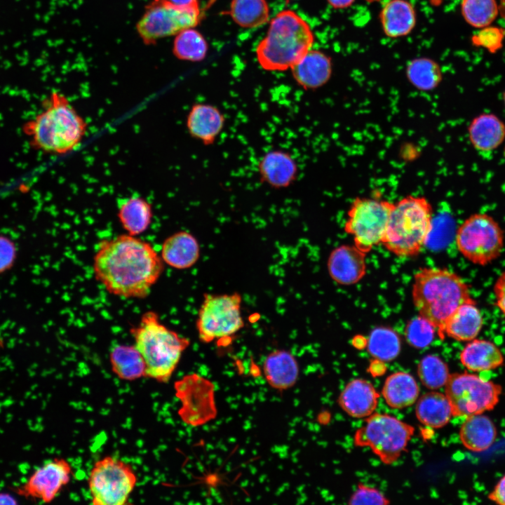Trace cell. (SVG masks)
Returning a JSON list of instances; mask_svg holds the SVG:
<instances>
[{
	"mask_svg": "<svg viewBox=\"0 0 505 505\" xmlns=\"http://www.w3.org/2000/svg\"><path fill=\"white\" fill-rule=\"evenodd\" d=\"M208 43L197 30L189 28L175 35L173 52L176 58L182 60L197 62L206 55Z\"/></svg>",
	"mask_w": 505,
	"mask_h": 505,
	"instance_id": "35",
	"label": "cell"
},
{
	"mask_svg": "<svg viewBox=\"0 0 505 505\" xmlns=\"http://www.w3.org/2000/svg\"><path fill=\"white\" fill-rule=\"evenodd\" d=\"M384 32L389 37L408 35L416 24L413 6L406 0H390L382 8L380 15Z\"/></svg>",
	"mask_w": 505,
	"mask_h": 505,
	"instance_id": "27",
	"label": "cell"
},
{
	"mask_svg": "<svg viewBox=\"0 0 505 505\" xmlns=\"http://www.w3.org/2000/svg\"><path fill=\"white\" fill-rule=\"evenodd\" d=\"M499 13L501 17L505 20V0H499Z\"/></svg>",
	"mask_w": 505,
	"mask_h": 505,
	"instance_id": "47",
	"label": "cell"
},
{
	"mask_svg": "<svg viewBox=\"0 0 505 505\" xmlns=\"http://www.w3.org/2000/svg\"><path fill=\"white\" fill-rule=\"evenodd\" d=\"M130 331L144 361L146 377L159 382H168L190 341L161 323L153 311L143 314L140 323Z\"/></svg>",
	"mask_w": 505,
	"mask_h": 505,
	"instance_id": "5",
	"label": "cell"
},
{
	"mask_svg": "<svg viewBox=\"0 0 505 505\" xmlns=\"http://www.w3.org/2000/svg\"><path fill=\"white\" fill-rule=\"evenodd\" d=\"M16 257L14 243L4 236H0V274L8 270Z\"/></svg>",
	"mask_w": 505,
	"mask_h": 505,
	"instance_id": "41",
	"label": "cell"
},
{
	"mask_svg": "<svg viewBox=\"0 0 505 505\" xmlns=\"http://www.w3.org/2000/svg\"><path fill=\"white\" fill-rule=\"evenodd\" d=\"M32 145L41 151L65 154L75 149L87 131V123L62 93L53 91L43 111L23 126Z\"/></svg>",
	"mask_w": 505,
	"mask_h": 505,
	"instance_id": "2",
	"label": "cell"
},
{
	"mask_svg": "<svg viewBox=\"0 0 505 505\" xmlns=\"http://www.w3.org/2000/svg\"><path fill=\"white\" fill-rule=\"evenodd\" d=\"M502 99H503V102H504V107H505V90L502 95Z\"/></svg>",
	"mask_w": 505,
	"mask_h": 505,
	"instance_id": "48",
	"label": "cell"
},
{
	"mask_svg": "<svg viewBox=\"0 0 505 505\" xmlns=\"http://www.w3.org/2000/svg\"><path fill=\"white\" fill-rule=\"evenodd\" d=\"M505 37V29L499 27L487 26L472 36L473 45L483 47L490 53L499 50Z\"/></svg>",
	"mask_w": 505,
	"mask_h": 505,
	"instance_id": "39",
	"label": "cell"
},
{
	"mask_svg": "<svg viewBox=\"0 0 505 505\" xmlns=\"http://www.w3.org/2000/svg\"><path fill=\"white\" fill-rule=\"evenodd\" d=\"M433 222V208L427 198L405 196L393 203L381 244L398 257L416 256L428 241Z\"/></svg>",
	"mask_w": 505,
	"mask_h": 505,
	"instance_id": "6",
	"label": "cell"
},
{
	"mask_svg": "<svg viewBox=\"0 0 505 505\" xmlns=\"http://www.w3.org/2000/svg\"><path fill=\"white\" fill-rule=\"evenodd\" d=\"M462 14L468 24L483 28L490 25L499 14L496 0H462Z\"/></svg>",
	"mask_w": 505,
	"mask_h": 505,
	"instance_id": "36",
	"label": "cell"
},
{
	"mask_svg": "<svg viewBox=\"0 0 505 505\" xmlns=\"http://www.w3.org/2000/svg\"><path fill=\"white\" fill-rule=\"evenodd\" d=\"M445 386L456 417H466L492 410L501 393L500 385L469 372L450 375Z\"/></svg>",
	"mask_w": 505,
	"mask_h": 505,
	"instance_id": "13",
	"label": "cell"
},
{
	"mask_svg": "<svg viewBox=\"0 0 505 505\" xmlns=\"http://www.w3.org/2000/svg\"><path fill=\"white\" fill-rule=\"evenodd\" d=\"M225 121V115L218 107L196 103L187 116L186 126L192 137L204 145H211L222 132Z\"/></svg>",
	"mask_w": 505,
	"mask_h": 505,
	"instance_id": "18",
	"label": "cell"
},
{
	"mask_svg": "<svg viewBox=\"0 0 505 505\" xmlns=\"http://www.w3.org/2000/svg\"><path fill=\"white\" fill-rule=\"evenodd\" d=\"M72 474V468L68 461L55 458L38 468L18 492L27 497L50 503L69 483Z\"/></svg>",
	"mask_w": 505,
	"mask_h": 505,
	"instance_id": "15",
	"label": "cell"
},
{
	"mask_svg": "<svg viewBox=\"0 0 505 505\" xmlns=\"http://www.w3.org/2000/svg\"><path fill=\"white\" fill-rule=\"evenodd\" d=\"M202 17L198 2L178 6L168 0H152L136 25V30L146 45L175 36L198 25Z\"/></svg>",
	"mask_w": 505,
	"mask_h": 505,
	"instance_id": "9",
	"label": "cell"
},
{
	"mask_svg": "<svg viewBox=\"0 0 505 505\" xmlns=\"http://www.w3.org/2000/svg\"><path fill=\"white\" fill-rule=\"evenodd\" d=\"M313 32L309 24L292 10H283L270 21L266 36L260 41L256 55L268 71L290 69L312 47Z\"/></svg>",
	"mask_w": 505,
	"mask_h": 505,
	"instance_id": "4",
	"label": "cell"
},
{
	"mask_svg": "<svg viewBox=\"0 0 505 505\" xmlns=\"http://www.w3.org/2000/svg\"><path fill=\"white\" fill-rule=\"evenodd\" d=\"M163 263L149 243L126 234L102 241L93 268L95 278L109 293L142 299L160 278Z\"/></svg>",
	"mask_w": 505,
	"mask_h": 505,
	"instance_id": "1",
	"label": "cell"
},
{
	"mask_svg": "<svg viewBox=\"0 0 505 505\" xmlns=\"http://www.w3.org/2000/svg\"><path fill=\"white\" fill-rule=\"evenodd\" d=\"M467 342L459 354L460 362L467 370L490 371L503 365V354L494 342L477 338Z\"/></svg>",
	"mask_w": 505,
	"mask_h": 505,
	"instance_id": "25",
	"label": "cell"
},
{
	"mask_svg": "<svg viewBox=\"0 0 505 505\" xmlns=\"http://www.w3.org/2000/svg\"><path fill=\"white\" fill-rule=\"evenodd\" d=\"M417 373L423 385L430 389L445 386L450 375L447 363L433 354L426 355L421 359Z\"/></svg>",
	"mask_w": 505,
	"mask_h": 505,
	"instance_id": "37",
	"label": "cell"
},
{
	"mask_svg": "<svg viewBox=\"0 0 505 505\" xmlns=\"http://www.w3.org/2000/svg\"><path fill=\"white\" fill-rule=\"evenodd\" d=\"M415 414L422 424L433 429L443 427L453 416L447 396L436 391L421 396L416 404Z\"/></svg>",
	"mask_w": 505,
	"mask_h": 505,
	"instance_id": "30",
	"label": "cell"
},
{
	"mask_svg": "<svg viewBox=\"0 0 505 505\" xmlns=\"http://www.w3.org/2000/svg\"><path fill=\"white\" fill-rule=\"evenodd\" d=\"M257 173L261 180L274 189L290 187L298 175V166L292 155L282 149L266 152L259 160Z\"/></svg>",
	"mask_w": 505,
	"mask_h": 505,
	"instance_id": "17",
	"label": "cell"
},
{
	"mask_svg": "<svg viewBox=\"0 0 505 505\" xmlns=\"http://www.w3.org/2000/svg\"><path fill=\"white\" fill-rule=\"evenodd\" d=\"M497 435L495 424L483 413L466 417L459 430V439L463 445L475 452L489 449L494 443Z\"/></svg>",
	"mask_w": 505,
	"mask_h": 505,
	"instance_id": "26",
	"label": "cell"
},
{
	"mask_svg": "<svg viewBox=\"0 0 505 505\" xmlns=\"http://www.w3.org/2000/svg\"><path fill=\"white\" fill-rule=\"evenodd\" d=\"M415 429L412 426L387 414L368 416L354 436L358 447H368L382 462L391 464L406 450Z\"/></svg>",
	"mask_w": 505,
	"mask_h": 505,
	"instance_id": "8",
	"label": "cell"
},
{
	"mask_svg": "<svg viewBox=\"0 0 505 505\" xmlns=\"http://www.w3.org/2000/svg\"><path fill=\"white\" fill-rule=\"evenodd\" d=\"M393 203L377 197H356L346 213L344 230L365 253L382 243Z\"/></svg>",
	"mask_w": 505,
	"mask_h": 505,
	"instance_id": "10",
	"label": "cell"
},
{
	"mask_svg": "<svg viewBox=\"0 0 505 505\" xmlns=\"http://www.w3.org/2000/svg\"><path fill=\"white\" fill-rule=\"evenodd\" d=\"M174 4L178 6H189L198 2V0H168Z\"/></svg>",
	"mask_w": 505,
	"mask_h": 505,
	"instance_id": "46",
	"label": "cell"
},
{
	"mask_svg": "<svg viewBox=\"0 0 505 505\" xmlns=\"http://www.w3.org/2000/svg\"><path fill=\"white\" fill-rule=\"evenodd\" d=\"M409 82L420 91H431L436 88L442 81L439 65L427 58H419L410 61L406 68Z\"/></svg>",
	"mask_w": 505,
	"mask_h": 505,
	"instance_id": "33",
	"label": "cell"
},
{
	"mask_svg": "<svg viewBox=\"0 0 505 505\" xmlns=\"http://www.w3.org/2000/svg\"><path fill=\"white\" fill-rule=\"evenodd\" d=\"M109 361L112 372L121 379L133 381L146 377L144 361L135 345L114 346Z\"/></svg>",
	"mask_w": 505,
	"mask_h": 505,
	"instance_id": "31",
	"label": "cell"
},
{
	"mask_svg": "<svg viewBox=\"0 0 505 505\" xmlns=\"http://www.w3.org/2000/svg\"><path fill=\"white\" fill-rule=\"evenodd\" d=\"M488 498L497 504L505 505V475L496 484Z\"/></svg>",
	"mask_w": 505,
	"mask_h": 505,
	"instance_id": "43",
	"label": "cell"
},
{
	"mask_svg": "<svg viewBox=\"0 0 505 505\" xmlns=\"http://www.w3.org/2000/svg\"><path fill=\"white\" fill-rule=\"evenodd\" d=\"M118 218L127 234L137 236L151 224L153 210L151 203L139 196H132L119 202Z\"/></svg>",
	"mask_w": 505,
	"mask_h": 505,
	"instance_id": "28",
	"label": "cell"
},
{
	"mask_svg": "<svg viewBox=\"0 0 505 505\" xmlns=\"http://www.w3.org/2000/svg\"><path fill=\"white\" fill-rule=\"evenodd\" d=\"M436 331L430 322L418 315L406 325L405 336L410 346L416 349H424L433 342Z\"/></svg>",
	"mask_w": 505,
	"mask_h": 505,
	"instance_id": "38",
	"label": "cell"
},
{
	"mask_svg": "<svg viewBox=\"0 0 505 505\" xmlns=\"http://www.w3.org/2000/svg\"><path fill=\"white\" fill-rule=\"evenodd\" d=\"M366 253L354 245H342L330 254L327 267L331 278L339 285H351L366 274Z\"/></svg>",
	"mask_w": 505,
	"mask_h": 505,
	"instance_id": "16",
	"label": "cell"
},
{
	"mask_svg": "<svg viewBox=\"0 0 505 505\" xmlns=\"http://www.w3.org/2000/svg\"><path fill=\"white\" fill-rule=\"evenodd\" d=\"M484 325L483 314L473 299L459 306L437 332L442 339L449 337L460 342L477 338Z\"/></svg>",
	"mask_w": 505,
	"mask_h": 505,
	"instance_id": "19",
	"label": "cell"
},
{
	"mask_svg": "<svg viewBox=\"0 0 505 505\" xmlns=\"http://www.w3.org/2000/svg\"><path fill=\"white\" fill-rule=\"evenodd\" d=\"M455 241L458 250L465 259L473 264L485 266L501 255L504 234L494 217L484 213H476L459 226Z\"/></svg>",
	"mask_w": 505,
	"mask_h": 505,
	"instance_id": "7",
	"label": "cell"
},
{
	"mask_svg": "<svg viewBox=\"0 0 505 505\" xmlns=\"http://www.w3.org/2000/svg\"><path fill=\"white\" fill-rule=\"evenodd\" d=\"M400 338L398 333L389 327H377L370 332L367 347L370 354L377 361H391L400 351Z\"/></svg>",
	"mask_w": 505,
	"mask_h": 505,
	"instance_id": "34",
	"label": "cell"
},
{
	"mask_svg": "<svg viewBox=\"0 0 505 505\" xmlns=\"http://www.w3.org/2000/svg\"><path fill=\"white\" fill-rule=\"evenodd\" d=\"M18 501L15 498L8 493H0V505L1 504H16Z\"/></svg>",
	"mask_w": 505,
	"mask_h": 505,
	"instance_id": "45",
	"label": "cell"
},
{
	"mask_svg": "<svg viewBox=\"0 0 505 505\" xmlns=\"http://www.w3.org/2000/svg\"><path fill=\"white\" fill-rule=\"evenodd\" d=\"M389 500L377 489L359 484L351 496L349 504L351 505H385Z\"/></svg>",
	"mask_w": 505,
	"mask_h": 505,
	"instance_id": "40",
	"label": "cell"
},
{
	"mask_svg": "<svg viewBox=\"0 0 505 505\" xmlns=\"http://www.w3.org/2000/svg\"><path fill=\"white\" fill-rule=\"evenodd\" d=\"M495 305L505 316V271L497 278L493 285Z\"/></svg>",
	"mask_w": 505,
	"mask_h": 505,
	"instance_id": "42",
	"label": "cell"
},
{
	"mask_svg": "<svg viewBox=\"0 0 505 505\" xmlns=\"http://www.w3.org/2000/svg\"><path fill=\"white\" fill-rule=\"evenodd\" d=\"M382 393L389 406L402 409L412 405L417 400L419 389L412 375L396 372L386 379Z\"/></svg>",
	"mask_w": 505,
	"mask_h": 505,
	"instance_id": "29",
	"label": "cell"
},
{
	"mask_svg": "<svg viewBox=\"0 0 505 505\" xmlns=\"http://www.w3.org/2000/svg\"><path fill=\"white\" fill-rule=\"evenodd\" d=\"M379 394L369 381L355 379L350 381L340 393L338 403L349 416L363 418L371 415L376 409Z\"/></svg>",
	"mask_w": 505,
	"mask_h": 505,
	"instance_id": "20",
	"label": "cell"
},
{
	"mask_svg": "<svg viewBox=\"0 0 505 505\" xmlns=\"http://www.w3.org/2000/svg\"><path fill=\"white\" fill-rule=\"evenodd\" d=\"M241 302L238 292L205 294L196 322L200 341L208 344L231 337L242 329Z\"/></svg>",
	"mask_w": 505,
	"mask_h": 505,
	"instance_id": "12",
	"label": "cell"
},
{
	"mask_svg": "<svg viewBox=\"0 0 505 505\" xmlns=\"http://www.w3.org/2000/svg\"><path fill=\"white\" fill-rule=\"evenodd\" d=\"M334 8H344L351 6L355 0H327Z\"/></svg>",
	"mask_w": 505,
	"mask_h": 505,
	"instance_id": "44",
	"label": "cell"
},
{
	"mask_svg": "<svg viewBox=\"0 0 505 505\" xmlns=\"http://www.w3.org/2000/svg\"><path fill=\"white\" fill-rule=\"evenodd\" d=\"M412 297L419 315L430 322L437 332L459 306L473 299L469 285L461 276L439 267H424L415 274Z\"/></svg>",
	"mask_w": 505,
	"mask_h": 505,
	"instance_id": "3",
	"label": "cell"
},
{
	"mask_svg": "<svg viewBox=\"0 0 505 505\" xmlns=\"http://www.w3.org/2000/svg\"><path fill=\"white\" fill-rule=\"evenodd\" d=\"M295 81L306 90L325 85L332 74L330 58L321 51L310 49L291 68Z\"/></svg>",
	"mask_w": 505,
	"mask_h": 505,
	"instance_id": "21",
	"label": "cell"
},
{
	"mask_svg": "<svg viewBox=\"0 0 505 505\" xmlns=\"http://www.w3.org/2000/svg\"><path fill=\"white\" fill-rule=\"evenodd\" d=\"M137 476L132 466L119 459L106 456L92 467L88 485L94 505H124L136 486Z\"/></svg>",
	"mask_w": 505,
	"mask_h": 505,
	"instance_id": "11",
	"label": "cell"
},
{
	"mask_svg": "<svg viewBox=\"0 0 505 505\" xmlns=\"http://www.w3.org/2000/svg\"><path fill=\"white\" fill-rule=\"evenodd\" d=\"M472 147L481 152L497 149L505 140V123L496 114L482 113L473 118L467 128Z\"/></svg>",
	"mask_w": 505,
	"mask_h": 505,
	"instance_id": "22",
	"label": "cell"
},
{
	"mask_svg": "<svg viewBox=\"0 0 505 505\" xmlns=\"http://www.w3.org/2000/svg\"><path fill=\"white\" fill-rule=\"evenodd\" d=\"M175 389L182 403L179 416L184 422L198 426L215 419L217 408L213 382L199 375L191 374L177 381Z\"/></svg>",
	"mask_w": 505,
	"mask_h": 505,
	"instance_id": "14",
	"label": "cell"
},
{
	"mask_svg": "<svg viewBox=\"0 0 505 505\" xmlns=\"http://www.w3.org/2000/svg\"><path fill=\"white\" fill-rule=\"evenodd\" d=\"M200 257L197 239L185 231H177L166 238L161 246V257L164 263L177 269L193 267Z\"/></svg>",
	"mask_w": 505,
	"mask_h": 505,
	"instance_id": "24",
	"label": "cell"
},
{
	"mask_svg": "<svg viewBox=\"0 0 505 505\" xmlns=\"http://www.w3.org/2000/svg\"><path fill=\"white\" fill-rule=\"evenodd\" d=\"M229 14L240 27L256 28L269 21V8L266 0H232Z\"/></svg>",
	"mask_w": 505,
	"mask_h": 505,
	"instance_id": "32",
	"label": "cell"
},
{
	"mask_svg": "<svg viewBox=\"0 0 505 505\" xmlns=\"http://www.w3.org/2000/svg\"><path fill=\"white\" fill-rule=\"evenodd\" d=\"M266 381L273 389L282 391L292 387L299 377V365L289 351L276 349L270 352L263 363Z\"/></svg>",
	"mask_w": 505,
	"mask_h": 505,
	"instance_id": "23",
	"label": "cell"
}]
</instances>
